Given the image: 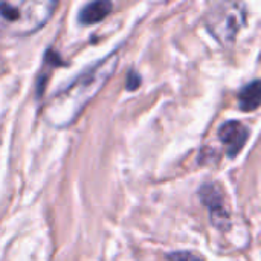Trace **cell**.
Listing matches in <instances>:
<instances>
[{
  "mask_svg": "<svg viewBox=\"0 0 261 261\" xmlns=\"http://www.w3.org/2000/svg\"><path fill=\"white\" fill-rule=\"evenodd\" d=\"M118 66V54H112L83 72L69 87L63 89L44 106L43 116L52 127L63 128L75 122L84 107L104 87Z\"/></svg>",
  "mask_w": 261,
  "mask_h": 261,
  "instance_id": "obj_1",
  "label": "cell"
},
{
  "mask_svg": "<svg viewBox=\"0 0 261 261\" xmlns=\"http://www.w3.org/2000/svg\"><path fill=\"white\" fill-rule=\"evenodd\" d=\"M55 8V0L0 2V34L14 37L29 35L44 26Z\"/></svg>",
  "mask_w": 261,
  "mask_h": 261,
  "instance_id": "obj_2",
  "label": "cell"
},
{
  "mask_svg": "<svg viewBox=\"0 0 261 261\" xmlns=\"http://www.w3.org/2000/svg\"><path fill=\"white\" fill-rule=\"evenodd\" d=\"M246 21V9L237 2H219L210 6L205 14V24L211 35L223 46L236 41Z\"/></svg>",
  "mask_w": 261,
  "mask_h": 261,
  "instance_id": "obj_3",
  "label": "cell"
},
{
  "mask_svg": "<svg viewBox=\"0 0 261 261\" xmlns=\"http://www.w3.org/2000/svg\"><path fill=\"white\" fill-rule=\"evenodd\" d=\"M200 197H202L203 205H206L211 211L213 223L220 229H226L229 226V214L225 208V200H223L222 191L216 185L208 184V185L202 187Z\"/></svg>",
  "mask_w": 261,
  "mask_h": 261,
  "instance_id": "obj_4",
  "label": "cell"
},
{
  "mask_svg": "<svg viewBox=\"0 0 261 261\" xmlns=\"http://www.w3.org/2000/svg\"><path fill=\"white\" fill-rule=\"evenodd\" d=\"M219 138L223 142V145L226 147L228 156L236 158L245 147V144L249 138V130L246 125H243L239 121H228L220 127Z\"/></svg>",
  "mask_w": 261,
  "mask_h": 261,
  "instance_id": "obj_5",
  "label": "cell"
},
{
  "mask_svg": "<svg viewBox=\"0 0 261 261\" xmlns=\"http://www.w3.org/2000/svg\"><path fill=\"white\" fill-rule=\"evenodd\" d=\"M112 11V3L109 0H96L92 3H87L78 15L80 23L83 24H93L101 20H104Z\"/></svg>",
  "mask_w": 261,
  "mask_h": 261,
  "instance_id": "obj_6",
  "label": "cell"
},
{
  "mask_svg": "<svg viewBox=\"0 0 261 261\" xmlns=\"http://www.w3.org/2000/svg\"><path fill=\"white\" fill-rule=\"evenodd\" d=\"M239 106L243 112L257 110L261 106V80L246 84L239 93Z\"/></svg>",
  "mask_w": 261,
  "mask_h": 261,
  "instance_id": "obj_7",
  "label": "cell"
},
{
  "mask_svg": "<svg viewBox=\"0 0 261 261\" xmlns=\"http://www.w3.org/2000/svg\"><path fill=\"white\" fill-rule=\"evenodd\" d=\"M168 261H203L200 257L190 252H174L168 255Z\"/></svg>",
  "mask_w": 261,
  "mask_h": 261,
  "instance_id": "obj_8",
  "label": "cell"
},
{
  "mask_svg": "<svg viewBox=\"0 0 261 261\" xmlns=\"http://www.w3.org/2000/svg\"><path fill=\"white\" fill-rule=\"evenodd\" d=\"M139 84H141V76L136 72L130 70V73L127 76V89L128 90H135V89L139 87Z\"/></svg>",
  "mask_w": 261,
  "mask_h": 261,
  "instance_id": "obj_9",
  "label": "cell"
}]
</instances>
